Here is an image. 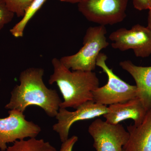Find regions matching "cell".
<instances>
[{"label":"cell","instance_id":"cell-1","mask_svg":"<svg viewBox=\"0 0 151 151\" xmlns=\"http://www.w3.org/2000/svg\"><path fill=\"white\" fill-rule=\"evenodd\" d=\"M44 74V70L41 68L23 70L19 76L20 84L12 90L10 100L5 108L24 113L28 106L35 105L49 117H55L62 101L56 90L48 89L45 85Z\"/></svg>","mask_w":151,"mask_h":151},{"label":"cell","instance_id":"cell-3","mask_svg":"<svg viewBox=\"0 0 151 151\" xmlns=\"http://www.w3.org/2000/svg\"><path fill=\"white\" fill-rule=\"evenodd\" d=\"M106 33L105 26L88 28L83 38L82 47L76 54L62 57L60 59V62L72 70L93 71L97 66V57L101 50L109 45Z\"/></svg>","mask_w":151,"mask_h":151},{"label":"cell","instance_id":"cell-6","mask_svg":"<svg viewBox=\"0 0 151 151\" xmlns=\"http://www.w3.org/2000/svg\"><path fill=\"white\" fill-rule=\"evenodd\" d=\"M109 38L113 48L122 51L132 49L137 57L151 55V30L148 27L137 24L130 29L122 28L111 33Z\"/></svg>","mask_w":151,"mask_h":151},{"label":"cell","instance_id":"cell-15","mask_svg":"<svg viewBox=\"0 0 151 151\" xmlns=\"http://www.w3.org/2000/svg\"><path fill=\"white\" fill-rule=\"evenodd\" d=\"M34 0H5L9 9L18 17L24 16Z\"/></svg>","mask_w":151,"mask_h":151},{"label":"cell","instance_id":"cell-4","mask_svg":"<svg viewBox=\"0 0 151 151\" xmlns=\"http://www.w3.org/2000/svg\"><path fill=\"white\" fill-rule=\"evenodd\" d=\"M108 57L100 52L97 57L96 65L101 68L107 75V84L92 92L93 101L107 105L124 103L137 97V86L127 83L113 72L106 63Z\"/></svg>","mask_w":151,"mask_h":151},{"label":"cell","instance_id":"cell-8","mask_svg":"<svg viewBox=\"0 0 151 151\" xmlns=\"http://www.w3.org/2000/svg\"><path fill=\"white\" fill-rule=\"evenodd\" d=\"M88 132L93 138L96 151H123L129 137L122 125H111L100 119L90 124Z\"/></svg>","mask_w":151,"mask_h":151},{"label":"cell","instance_id":"cell-2","mask_svg":"<svg viewBox=\"0 0 151 151\" xmlns=\"http://www.w3.org/2000/svg\"><path fill=\"white\" fill-rule=\"evenodd\" d=\"M53 73L48 80L50 84L56 83L61 92L63 101L60 108H73L89 101H93L92 92L99 87V80L93 71H70L60 59L52 60Z\"/></svg>","mask_w":151,"mask_h":151},{"label":"cell","instance_id":"cell-20","mask_svg":"<svg viewBox=\"0 0 151 151\" xmlns=\"http://www.w3.org/2000/svg\"><path fill=\"white\" fill-rule=\"evenodd\" d=\"M147 27L151 30V9L149 10L147 18Z\"/></svg>","mask_w":151,"mask_h":151},{"label":"cell","instance_id":"cell-11","mask_svg":"<svg viewBox=\"0 0 151 151\" xmlns=\"http://www.w3.org/2000/svg\"><path fill=\"white\" fill-rule=\"evenodd\" d=\"M119 65L134 79L137 97L141 100L147 111L151 108V66H137L129 60L121 61Z\"/></svg>","mask_w":151,"mask_h":151},{"label":"cell","instance_id":"cell-13","mask_svg":"<svg viewBox=\"0 0 151 151\" xmlns=\"http://www.w3.org/2000/svg\"><path fill=\"white\" fill-rule=\"evenodd\" d=\"M4 151H57L49 142L36 138L17 140Z\"/></svg>","mask_w":151,"mask_h":151},{"label":"cell","instance_id":"cell-19","mask_svg":"<svg viewBox=\"0 0 151 151\" xmlns=\"http://www.w3.org/2000/svg\"><path fill=\"white\" fill-rule=\"evenodd\" d=\"M61 2L71 3V4H78L82 1L83 0H59Z\"/></svg>","mask_w":151,"mask_h":151},{"label":"cell","instance_id":"cell-14","mask_svg":"<svg viewBox=\"0 0 151 151\" xmlns=\"http://www.w3.org/2000/svg\"><path fill=\"white\" fill-rule=\"evenodd\" d=\"M46 1L34 0L22 19L10 30V32L14 37H22L25 28L27 24Z\"/></svg>","mask_w":151,"mask_h":151},{"label":"cell","instance_id":"cell-21","mask_svg":"<svg viewBox=\"0 0 151 151\" xmlns=\"http://www.w3.org/2000/svg\"><path fill=\"white\" fill-rule=\"evenodd\" d=\"M0 81H1V78H0Z\"/></svg>","mask_w":151,"mask_h":151},{"label":"cell","instance_id":"cell-16","mask_svg":"<svg viewBox=\"0 0 151 151\" xmlns=\"http://www.w3.org/2000/svg\"><path fill=\"white\" fill-rule=\"evenodd\" d=\"M14 15L9 9L5 0H0V31L12 21Z\"/></svg>","mask_w":151,"mask_h":151},{"label":"cell","instance_id":"cell-17","mask_svg":"<svg viewBox=\"0 0 151 151\" xmlns=\"http://www.w3.org/2000/svg\"><path fill=\"white\" fill-rule=\"evenodd\" d=\"M78 140V137L76 136L68 138L65 142H62L59 151H72L73 146Z\"/></svg>","mask_w":151,"mask_h":151},{"label":"cell","instance_id":"cell-7","mask_svg":"<svg viewBox=\"0 0 151 151\" xmlns=\"http://www.w3.org/2000/svg\"><path fill=\"white\" fill-rule=\"evenodd\" d=\"M6 118L0 119V150L5 151L7 144L27 138H36L41 132L37 124L25 119L24 113L15 110L9 111Z\"/></svg>","mask_w":151,"mask_h":151},{"label":"cell","instance_id":"cell-12","mask_svg":"<svg viewBox=\"0 0 151 151\" xmlns=\"http://www.w3.org/2000/svg\"><path fill=\"white\" fill-rule=\"evenodd\" d=\"M127 130L129 137L123 151H151V108L140 124L130 125Z\"/></svg>","mask_w":151,"mask_h":151},{"label":"cell","instance_id":"cell-10","mask_svg":"<svg viewBox=\"0 0 151 151\" xmlns=\"http://www.w3.org/2000/svg\"><path fill=\"white\" fill-rule=\"evenodd\" d=\"M108 113L103 115L105 122L111 125H117L128 119L134 121L137 126L143 122L147 111L139 99L136 97L124 103H116L108 107Z\"/></svg>","mask_w":151,"mask_h":151},{"label":"cell","instance_id":"cell-9","mask_svg":"<svg viewBox=\"0 0 151 151\" xmlns=\"http://www.w3.org/2000/svg\"><path fill=\"white\" fill-rule=\"evenodd\" d=\"M108 111L107 105L95 103L93 100L83 103L72 112L66 108H60L55 116L58 122L52 126V129L58 134L60 141L63 142L68 139L69 130L75 122L103 116Z\"/></svg>","mask_w":151,"mask_h":151},{"label":"cell","instance_id":"cell-18","mask_svg":"<svg viewBox=\"0 0 151 151\" xmlns=\"http://www.w3.org/2000/svg\"><path fill=\"white\" fill-rule=\"evenodd\" d=\"M133 5L139 11L151 9V0H133Z\"/></svg>","mask_w":151,"mask_h":151},{"label":"cell","instance_id":"cell-22","mask_svg":"<svg viewBox=\"0 0 151 151\" xmlns=\"http://www.w3.org/2000/svg\"></svg>","mask_w":151,"mask_h":151},{"label":"cell","instance_id":"cell-5","mask_svg":"<svg viewBox=\"0 0 151 151\" xmlns=\"http://www.w3.org/2000/svg\"><path fill=\"white\" fill-rule=\"evenodd\" d=\"M129 0H83L78 4V11L89 21L100 25H113L127 17Z\"/></svg>","mask_w":151,"mask_h":151}]
</instances>
